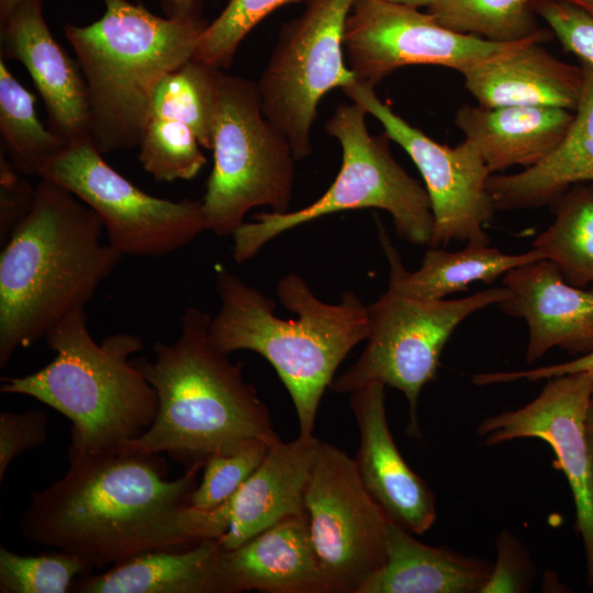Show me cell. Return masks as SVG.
Segmentation results:
<instances>
[{
    "mask_svg": "<svg viewBox=\"0 0 593 593\" xmlns=\"http://www.w3.org/2000/svg\"><path fill=\"white\" fill-rule=\"evenodd\" d=\"M343 91L382 124L421 172L434 219L428 246L451 240L489 244L484 228L496 210L486 189L492 174L478 150L466 139L456 147L432 139L383 103L374 86L356 81Z\"/></svg>",
    "mask_w": 593,
    "mask_h": 593,
    "instance_id": "14",
    "label": "cell"
},
{
    "mask_svg": "<svg viewBox=\"0 0 593 593\" xmlns=\"http://www.w3.org/2000/svg\"><path fill=\"white\" fill-rule=\"evenodd\" d=\"M378 230L390 265L388 288L416 298L445 299L467 290L473 282L492 283L518 266L545 258L535 248L522 254H506L488 244L467 243L466 247L456 251L429 247L421 267L409 271L379 221Z\"/></svg>",
    "mask_w": 593,
    "mask_h": 593,
    "instance_id": "25",
    "label": "cell"
},
{
    "mask_svg": "<svg viewBox=\"0 0 593 593\" xmlns=\"http://www.w3.org/2000/svg\"><path fill=\"white\" fill-rule=\"evenodd\" d=\"M210 317L188 307L178 338L155 343L154 361L133 359L156 390L158 409L149 428L125 450L167 452L187 470L256 440L270 446L281 440L267 405L245 380L243 363L211 343Z\"/></svg>",
    "mask_w": 593,
    "mask_h": 593,
    "instance_id": "3",
    "label": "cell"
},
{
    "mask_svg": "<svg viewBox=\"0 0 593 593\" xmlns=\"http://www.w3.org/2000/svg\"><path fill=\"white\" fill-rule=\"evenodd\" d=\"M269 448V444L256 440L232 452L209 456L202 479L191 494L190 507L206 511L224 503L255 472Z\"/></svg>",
    "mask_w": 593,
    "mask_h": 593,
    "instance_id": "34",
    "label": "cell"
},
{
    "mask_svg": "<svg viewBox=\"0 0 593 593\" xmlns=\"http://www.w3.org/2000/svg\"><path fill=\"white\" fill-rule=\"evenodd\" d=\"M93 570L79 557L53 549L23 556L0 547L1 593H66L75 580Z\"/></svg>",
    "mask_w": 593,
    "mask_h": 593,
    "instance_id": "32",
    "label": "cell"
},
{
    "mask_svg": "<svg viewBox=\"0 0 593 593\" xmlns=\"http://www.w3.org/2000/svg\"><path fill=\"white\" fill-rule=\"evenodd\" d=\"M502 282L507 294L497 305L526 321L529 365L555 347L579 356L593 351V289L569 283L546 258L512 269Z\"/></svg>",
    "mask_w": 593,
    "mask_h": 593,
    "instance_id": "19",
    "label": "cell"
},
{
    "mask_svg": "<svg viewBox=\"0 0 593 593\" xmlns=\"http://www.w3.org/2000/svg\"><path fill=\"white\" fill-rule=\"evenodd\" d=\"M395 4H402L419 9L421 7L429 8L436 0H381Z\"/></svg>",
    "mask_w": 593,
    "mask_h": 593,
    "instance_id": "43",
    "label": "cell"
},
{
    "mask_svg": "<svg viewBox=\"0 0 593 593\" xmlns=\"http://www.w3.org/2000/svg\"><path fill=\"white\" fill-rule=\"evenodd\" d=\"M577 372L593 373V351L566 362L535 369L478 373L472 377V382L477 385H486L517 380L536 381Z\"/></svg>",
    "mask_w": 593,
    "mask_h": 593,
    "instance_id": "39",
    "label": "cell"
},
{
    "mask_svg": "<svg viewBox=\"0 0 593 593\" xmlns=\"http://www.w3.org/2000/svg\"><path fill=\"white\" fill-rule=\"evenodd\" d=\"M221 306L209 321L213 346L224 354L250 350L276 370L293 402L299 435L313 436L326 388L348 355L369 333L367 305L346 291L338 303L320 300L294 272L283 276L277 295L296 318L275 314L276 303L235 273L219 269L215 277Z\"/></svg>",
    "mask_w": 593,
    "mask_h": 593,
    "instance_id": "4",
    "label": "cell"
},
{
    "mask_svg": "<svg viewBox=\"0 0 593 593\" xmlns=\"http://www.w3.org/2000/svg\"><path fill=\"white\" fill-rule=\"evenodd\" d=\"M22 0H0V21L3 20Z\"/></svg>",
    "mask_w": 593,
    "mask_h": 593,
    "instance_id": "44",
    "label": "cell"
},
{
    "mask_svg": "<svg viewBox=\"0 0 593 593\" xmlns=\"http://www.w3.org/2000/svg\"><path fill=\"white\" fill-rule=\"evenodd\" d=\"M493 563L426 545L389 521L387 557L358 593H481Z\"/></svg>",
    "mask_w": 593,
    "mask_h": 593,
    "instance_id": "24",
    "label": "cell"
},
{
    "mask_svg": "<svg viewBox=\"0 0 593 593\" xmlns=\"http://www.w3.org/2000/svg\"><path fill=\"white\" fill-rule=\"evenodd\" d=\"M585 434H586V444H588L590 482H591V491H592V500H593V393L591 395V400H590V404H589L588 413H586Z\"/></svg>",
    "mask_w": 593,
    "mask_h": 593,
    "instance_id": "41",
    "label": "cell"
},
{
    "mask_svg": "<svg viewBox=\"0 0 593 593\" xmlns=\"http://www.w3.org/2000/svg\"><path fill=\"white\" fill-rule=\"evenodd\" d=\"M296 0H230L203 31L194 59L215 68H227L246 35L278 8Z\"/></svg>",
    "mask_w": 593,
    "mask_h": 593,
    "instance_id": "33",
    "label": "cell"
},
{
    "mask_svg": "<svg viewBox=\"0 0 593 593\" xmlns=\"http://www.w3.org/2000/svg\"><path fill=\"white\" fill-rule=\"evenodd\" d=\"M137 147L144 170L157 182L190 180L206 163L193 131L174 119L149 116Z\"/></svg>",
    "mask_w": 593,
    "mask_h": 593,
    "instance_id": "31",
    "label": "cell"
},
{
    "mask_svg": "<svg viewBox=\"0 0 593 593\" xmlns=\"http://www.w3.org/2000/svg\"><path fill=\"white\" fill-rule=\"evenodd\" d=\"M356 0H306L303 12L281 29L256 83L262 114L288 139L296 160L312 152L317 104L356 77L344 61V31Z\"/></svg>",
    "mask_w": 593,
    "mask_h": 593,
    "instance_id": "10",
    "label": "cell"
},
{
    "mask_svg": "<svg viewBox=\"0 0 593 593\" xmlns=\"http://www.w3.org/2000/svg\"><path fill=\"white\" fill-rule=\"evenodd\" d=\"M536 568L527 547L508 529L496 538V561L481 593L529 592Z\"/></svg>",
    "mask_w": 593,
    "mask_h": 593,
    "instance_id": "36",
    "label": "cell"
},
{
    "mask_svg": "<svg viewBox=\"0 0 593 593\" xmlns=\"http://www.w3.org/2000/svg\"><path fill=\"white\" fill-rule=\"evenodd\" d=\"M366 111L358 103L339 104L325 124L327 134L343 149L334 182L316 201L284 213L260 212L232 235L237 264L256 256L282 233L327 214L347 210L380 209L393 221L396 234L412 245H429L434 219L425 187L394 159L390 138L373 136L366 124Z\"/></svg>",
    "mask_w": 593,
    "mask_h": 593,
    "instance_id": "7",
    "label": "cell"
},
{
    "mask_svg": "<svg viewBox=\"0 0 593 593\" xmlns=\"http://www.w3.org/2000/svg\"><path fill=\"white\" fill-rule=\"evenodd\" d=\"M304 508L329 593H358L385 562L389 519L365 489L354 458L320 441Z\"/></svg>",
    "mask_w": 593,
    "mask_h": 593,
    "instance_id": "12",
    "label": "cell"
},
{
    "mask_svg": "<svg viewBox=\"0 0 593 593\" xmlns=\"http://www.w3.org/2000/svg\"><path fill=\"white\" fill-rule=\"evenodd\" d=\"M524 40L492 42L445 27L417 8L356 0L345 24L344 52L356 80L376 87L411 65L443 66L462 74Z\"/></svg>",
    "mask_w": 593,
    "mask_h": 593,
    "instance_id": "13",
    "label": "cell"
},
{
    "mask_svg": "<svg viewBox=\"0 0 593 593\" xmlns=\"http://www.w3.org/2000/svg\"><path fill=\"white\" fill-rule=\"evenodd\" d=\"M34 104V94L16 80L0 55L1 139L19 172L40 177L68 145L42 125Z\"/></svg>",
    "mask_w": 593,
    "mask_h": 593,
    "instance_id": "28",
    "label": "cell"
},
{
    "mask_svg": "<svg viewBox=\"0 0 593 593\" xmlns=\"http://www.w3.org/2000/svg\"><path fill=\"white\" fill-rule=\"evenodd\" d=\"M211 150L201 200L206 230L232 236L256 206L290 211L296 158L262 114L255 82L222 71Z\"/></svg>",
    "mask_w": 593,
    "mask_h": 593,
    "instance_id": "8",
    "label": "cell"
},
{
    "mask_svg": "<svg viewBox=\"0 0 593 593\" xmlns=\"http://www.w3.org/2000/svg\"><path fill=\"white\" fill-rule=\"evenodd\" d=\"M38 178L63 186L99 216L122 256L159 257L206 230L202 203L153 197L113 169L91 137L68 145Z\"/></svg>",
    "mask_w": 593,
    "mask_h": 593,
    "instance_id": "11",
    "label": "cell"
},
{
    "mask_svg": "<svg viewBox=\"0 0 593 593\" xmlns=\"http://www.w3.org/2000/svg\"><path fill=\"white\" fill-rule=\"evenodd\" d=\"M103 15L64 34L85 76L90 137L102 153L138 146L161 81L191 60L208 26L200 9L160 16L130 0H102Z\"/></svg>",
    "mask_w": 593,
    "mask_h": 593,
    "instance_id": "6",
    "label": "cell"
},
{
    "mask_svg": "<svg viewBox=\"0 0 593 593\" xmlns=\"http://www.w3.org/2000/svg\"><path fill=\"white\" fill-rule=\"evenodd\" d=\"M167 16H180L200 9L198 0H161Z\"/></svg>",
    "mask_w": 593,
    "mask_h": 593,
    "instance_id": "40",
    "label": "cell"
},
{
    "mask_svg": "<svg viewBox=\"0 0 593 593\" xmlns=\"http://www.w3.org/2000/svg\"><path fill=\"white\" fill-rule=\"evenodd\" d=\"M56 355L23 377H2L0 392L22 394L53 407L71 423L67 459L121 452L153 424L156 390L131 356L142 339L115 333L97 343L85 309L70 312L44 337Z\"/></svg>",
    "mask_w": 593,
    "mask_h": 593,
    "instance_id": "5",
    "label": "cell"
},
{
    "mask_svg": "<svg viewBox=\"0 0 593 593\" xmlns=\"http://www.w3.org/2000/svg\"><path fill=\"white\" fill-rule=\"evenodd\" d=\"M12 164L3 159L0 164V242L5 244L15 227L30 213L34 198L33 189L26 179L22 178Z\"/></svg>",
    "mask_w": 593,
    "mask_h": 593,
    "instance_id": "38",
    "label": "cell"
},
{
    "mask_svg": "<svg viewBox=\"0 0 593 593\" xmlns=\"http://www.w3.org/2000/svg\"><path fill=\"white\" fill-rule=\"evenodd\" d=\"M580 65L583 86L567 133L537 165L516 174L489 177L486 189L495 210L550 205L570 187L593 182V65Z\"/></svg>",
    "mask_w": 593,
    "mask_h": 593,
    "instance_id": "22",
    "label": "cell"
},
{
    "mask_svg": "<svg viewBox=\"0 0 593 593\" xmlns=\"http://www.w3.org/2000/svg\"><path fill=\"white\" fill-rule=\"evenodd\" d=\"M593 16V0H559Z\"/></svg>",
    "mask_w": 593,
    "mask_h": 593,
    "instance_id": "42",
    "label": "cell"
},
{
    "mask_svg": "<svg viewBox=\"0 0 593 593\" xmlns=\"http://www.w3.org/2000/svg\"><path fill=\"white\" fill-rule=\"evenodd\" d=\"M532 402L484 418L477 427L483 445L519 438L546 441L553 465L567 478L575 505V527L583 541L588 583L593 584V500L590 482L585 419L593 393V373L577 372L547 379Z\"/></svg>",
    "mask_w": 593,
    "mask_h": 593,
    "instance_id": "15",
    "label": "cell"
},
{
    "mask_svg": "<svg viewBox=\"0 0 593 593\" xmlns=\"http://www.w3.org/2000/svg\"><path fill=\"white\" fill-rule=\"evenodd\" d=\"M506 294L503 286L461 299H423L388 288L367 305L369 333L363 351L331 388L351 393L380 382L398 389L409 402V430L418 437V398L436 379L441 351L451 334L468 316L500 303Z\"/></svg>",
    "mask_w": 593,
    "mask_h": 593,
    "instance_id": "9",
    "label": "cell"
},
{
    "mask_svg": "<svg viewBox=\"0 0 593 593\" xmlns=\"http://www.w3.org/2000/svg\"><path fill=\"white\" fill-rule=\"evenodd\" d=\"M546 31L462 72L465 87L484 108L555 107L575 111L583 86L581 65L562 61L540 44Z\"/></svg>",
    "mask_w": 593,
    "mask_h": 593,
    "instance_id": "21",
    "label": "cell"
},
{
    "mask_svg": "<svg viewBox=\"0 0 593 593\" xmlns=\"http://www.w3.org/2000/svg\"><path fill=\"white\" fill-rule=\"evenodd\" d=\"M329 593L306 512L287 517L240 546L217 551L208 593Z\"/></svg>",
    "mask_w": 593,
    "mask_h": 593,
    "instance_id": "20",
    "label": "cell"
},
{
    "mask_svg": "<svg viewBox=\"0 0 593 593\" xmlns=\"http://www.w3.org/2000/svg\"><path fill=\"white\" fill-rule=\"evenodd\" d=\"M533 9L566 52L593 65V16L559 0H535Z\"/></svg>",
    "mask_w": 593,
    "mask_h": 593,
    "instance_id": "35",
    "label": "cell"
},
{
    "mask_svg": "<svg viewBox=\"0 0 593 593\" xmlns=\"http://www.w3.org/2000/svg\"><path fill=\"white\" fill-rule=\"evenodd\" d=\"M591 588L593 589V584L591 585Z\"/></svg>",
    "mask_w": 593,
    "mask_h": 593,
    "instance_id": "45",
    "label": "cell"
},
{
    "mask_svg": "<svg viewBox=\"0 0 593 593\" xmlns=\"http://www.w3.org/2000/svg\"><path fill=\"white\" fill-rule=\"evenodd\" d=\"M384 388L372 382L351 392L350 409L360 434L354 461L365 489L388 519L421 535L436 521V497L395 445L387 419Z\"/></svg>",
    "mask_w": 593,
    "mask_h": 593,
    "instance_id": "18",
    "label": "cell"
},
{
    "mask_svg": "<svg viewBox=\"0 0 593 593\" xmlns=\"http://www.w3.org/2000/svg\"><path fill=\"white\" fill-rule=\"evenodd\" d=\"M550 205L555 220L533 248L556 264L569 283L585 288L593 283V182L570 187Z\"/></svg>",
    "mask_w": 593,
    "mask_h": 593,
    "instance_id": "27",
    "label": "cell"
},
{
    "mask_svg": "<svg viewBox=\"0 0 593 593\" xmlns=\"http://www.w3.org/2000/svg\"><path fill=\"white\" fill-rule=\"evenodd\" d=\"M573 116L574 111L555 107L463 104L455 123L493 175L537 165L560 143Z\"/></svg>",
    "mask_w": 593,
    "mask_h": 593,
    "instance_id": "23",
    "label": "cell"
},
{
    "mask_svg": "<svg viewBox=\"0 0 593 593\" xmlns=\"http://www.w3.org/2000/svg\"><path fill=\"white\" fill-rule=\"evenodd\" d=\"M320 441L314 435H299L270 446L255 472L224 503L206 511L188 506L179 517L181 530L233 549L287 517L304 514V492Z\"/></svg>",
    "mask_w": 593,
    "mask_h": 593,
    "instance_id": "16",
    "label": "cell"
},
{
    "mask_svg": "<svg viewBox=\"0 0 593 593\" xmlns=\"http://www.w3.org/2000/svg\"><path fill=\"white\" fill-rule=\"evenodd\" d=\"M47 423L46 413L40 409L0 413V482L15 457L46 441Z\"/></svg>",
    "mask_w": 593,
    "mask_h": 593,
    "instance_id": "37",
    "label": "cell"
},
{
    "mask_svg": "<svg viewBox=\"0 0 593 593\" xmlns=\"http://www.w3.org/2000/svg\"><path fill=\"white\" fill-rule=\"evenodd\" d=\"M216 539H202L182 550L157 549L134 556L105 572L78 577L79 593H208Z\"/></svg>",
    "mask_w": 593,
    "mask_h": 593,
    "instance_id": "26",
    "label": "cell"
},
{
    "mask_svg": "<svg viewBox=\"0 0 593 593\" xmlns=\"http://www.w3.org/2000/svg\"><path fill=\"white\" fill-rule=\"evenodd\" d=\"M1 56L29 71L48 115V128L67 145L90 137L89 90L79 64L53 36L42 0H22L0 21Z\"/></svg>",
    "mask_w": 593,
    "mask_h": 593,
    "instance_id": "17",
    "label": "cell"
},
{
    "mask_svg": "<svg viewBox=\"0 0 593 593\" xmlns=\"http://www.w3.org/2000/svg\"><path fill=\"white\" fill-rule=\"evenodd\" d=\"M535 0H436L428 9L435 20L452 31L492 42H516L540 29Z\"/></svg>",
    "mask_w": 593,
    "mask_h": 593,
    "instance_id": "30",
    "label": "cell"
},
{
    "mask_svg": "<svg viewBox=\"0 0 593 593\" xmlns=\"http://www.w3.org/2000/svg\"><path fill=\"white\" fill-rule=\"evenodd\" d=\"M67 472L31 494L20 521L30 542L69 552L92 570L197 540L179 525L202 469L167 479L159 454L123 450L68 459Z\"/></svg>",
    "mask_w": 593,
    "mask_h": 593,
    "instance_id": "1",
    "label": "cell"
},
{
    "mask_svg": "<svg viewBox=\"0 0 593 593\" xmlns=\"http://www.w3.org/2000/svg\"><path fill=\"white\" fill-rule=\"evenodd\" d=\"M221 74V69L192 58L158 86L149 116L184 123L201 147L212 149Z\"/></svg>",
    "mask_w": 593,
    "mask_h": 593,
    "instance_id": "29",
    "label": "cell"
},
{
    "mask_svg": "<svg viewBox=\"0 0 593 593\" xmlns=\"http://www.w3.org/2000/svg\"><path fill=\"white\" fill-rule=\"evenodd\" d=\"M96 212L40 178L33 206L0 254V368L75 310L85 309L122 255Z\"/></svg>",
    "mask_w": 593,
    "mask_h": 593,
    "instance_id": "2",
    "label": "cell"
}]
</instances>
